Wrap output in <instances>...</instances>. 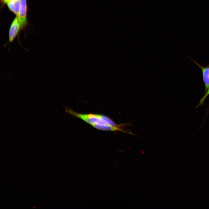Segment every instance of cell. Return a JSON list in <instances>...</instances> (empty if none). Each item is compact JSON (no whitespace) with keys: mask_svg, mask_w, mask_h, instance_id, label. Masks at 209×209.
I'll return each mask as SVG.
<instances>
[{"mask_svg":"<svg viewBox=\"0 0 209 209\" xmlns=\"http://www.w3.org/2000/svg\"><path fill=\"white\" fill-rule=\"evenodd\" d=\"M21 28V27L20 21L18 17L16 16L12 22L9 29L8 37L9 43L13 41Z\"/></svg>","mask_w":209,"mask_h":209,"instance_id":"obj_1","label":"cell"},{"mask_svg":"<svg viewBox=\"0 0 209 209\" xmlns=\"http://www.w3.org/2000/svg\"><path fill=\"white\" fill-rule=\"evenodd\" d=\"M91 126L93 127L100 130L111 131H120L128 133V132L122 129L121 128L110 125L95 124H93Z\"/></svg>","mask_w":209,"mask_h":209,"instance_id":"obj_3","label":"cell"},{"mask_svg":"<svg viewBox=\"0 0 209 209\" xmlns=\"http://www.w3.org/2000/svg\"><path fill=\"white\" fill-rule=\"evenodd\" d=\"M9 9L17 16L19 15L20 0H11L6 4Z\"/></svg>","mask_w":209,"mask_h":209,"instance_id":"obj_5","label":"cell"},{"mask_svg":"<svg viewBox=\"0 0 209 209\" xmlns=\"http://www.w3.org/2000/svg\"><path fill=\"white\" fill-rule=\"evenodd\" d=\"M196 64L201 68L202 71L203 80L205 86V94L207 92L209 87V66L203 67Z\"/></svg>","mask_w":209,"mask_h":209,"instance_id":"obj_4","label":"cell"},{"mask_svg":"<svg viewBox=\"0 0 209 209\" xmlns=\"http://www.w3.org/2000/svg\"><path fill=\"white\" fill-rule=\"evenodd\" d=\"M1 0L2 1V2L3 3H4L6 4L9 1H11V0Z\"/></svg>","mask_w":209,"mask_h":209,"instance_id":"obj_7","label":"cell"},{"mask_svg":"<svg viewBox=\"0 0 209 209\" xmlns=\"http://www.w3.org/2000/svg\"><path fill=\"white\" fill-rule=\"evenodd\" d=\"M27 4L26 0H20V5L18 17L21 23V28L26 25L27 23Z\"/></svg>","mask_w":209,"mask_h":209,"instance_id":"obj_2","label":"cell"},{"mask_svg":"<svg viewBox=\"0 0 209 209\" xmlns=\"http://www.w3.org/2000/svg\"><path fill=\"white\" fill-rule=\"evenodd\" d=\"M209 95V87L206 93L205 94L203 97L200 99L199 103L196 107V109L199 106L204 104L205 100L206 98Z\"/></svg>","mask_w":209,"mask_h":209,"instance_id":"obj_6","label":"cell"}]
</instances>
